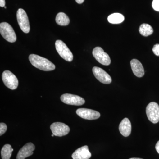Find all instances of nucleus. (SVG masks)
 Wrapping results in <instances>:
<instances>
[{
  "mask_svg": "<svg viewBox=\"0 0 159 159\" xmlns=\"http://www.w3.org/2000/svg\"><path fill=\"white\" fill-rule=\"evenodd\" d=\"M155 148L157 152L159 154V141L157 142Z\"/></svg>",
  "mask_w": 159,
  "mask_h": 159,
  "instance_id": "24",
  "label": "nucleus"
},
{
  "mask_svg": "<svg viewBox=\"0 0 159 159\" xmlns=\"http://www.w3.org/2000/svg\"><path fill=\"white\" fill-rule=\"evenodd\" d=\"M131 67L134 74L138 77H142L145 74L144 67L142 64L136 59L131 60L130 61Z\"/></svg>",
  "mask_w": 159,
  "mask_h": 159,
  "instance_id": "14",
  "label": "nucleus"
},
{
  "mask_svg": "<svg viewBox=\"0 0 159 159\" xmlns=\"http://www.w3.org/2000/svg\"><path fill=\"white\" fill-rule=\"evenodd\" d=\"M91 156L92 155L87 145L78 148L72 155L73 159H89Z\"/></svg>",
  "mask_w": 159,
  "mask_h": 159,
  "instance_id": "13",
  "label": "nucleus"
},
{
  "mask_svg": "<svg viewBox=\"0 0 159 159\" xmlns=\"http://www.w3.org/2000/svg\"><path fill=\"white\" fill-rule=\"evenodd\" d=\"M51 136H52V137H54V134H52V135H51Z\"/></svg>",
  "mask_w": 159,
  "mask_h": 159,
  "instance_id": "27",
  "label": "nucleus"
},
{
  "mask_svg": "<svg viewBox=\"0 0 159 159\" xmlns=\"http://www.w3.org/2000/svg\"><path fill=\"white\" fill-rule=\"evenodd\" d=\"M6 5V1L5 0H0V6L4 7Z\"/></svg>",
  "mask_w": 159,
  "mask_h": 159,
  "instance_id": "23",
  "label": "nucleus"
},
{
  "mask_svg": "<svg viewBox=\"0 0 159 159\" xmlns=\"http://www.w3.org/2000/svg\"><path fill=\"white\" fill-rule=\"evenodd\" d=\"M50 128L52 133L55 136L62 137L66 135L70 131L68 125L62 122H54L51 124Z\"/></svg>",
  "mask_w": 159,
  "mask_h": 159,
  "instance_id": "8",
  "label": "nucleus"
},
{
  "mask_svg": "<svg viewBox=\"0 0 159 159\" xmlns=\"http://www.w3.org/2000/svg\"><path fill=\"white\" fill-rule=\"evenodd\" d=\"M152 7L154 10L159 11V0H153Z\"/></svg>",
  "mask_w": 159,
  "mask_h": 159,
  "instance_id": "21",
  "label": "nucleus"
},
{
  "mask_svg": "<svg viewBox=\"0 0 159 159\" xmlns=\"http://www.w3.org/2000/svg\"><path fill=\"white\" fill-rule=\"evenodd\" d=\"M61 100L64 103L69 105L80 106L85 103V100L82 97L70 94H64L61 97Z\"/></svg>",
  "mask_w": 159,
  "mask_h": 159,
  "instance_id": "9",
  "label": "nucleus"
},
{
  "mask_svg": "<svg viewBox=\"0 0 159 159\" xmlns=\"http://www.w3.org/2000/svg\"><path fill=\"white\" fill-rule=\"evenodd\" d=\"M76 113L80 117L87 120H95L99 119L100 116L99 112L87 108L78 109Z\"/></svg>",
  "mask_w": 159,
  "mask_h": 159,
  "instance_id": "10",
  "label": "nucleus"
},
{
  "mask_svg": "<svg viewBox=\"0 0 159 159\" xmlns=\"http://www.w3.org/2000/svg\"><path fill=\"white\" fill-rule=\"evenodd\" d=\"M94 75L99 81L104 84H109L112 81L111 76L105 71L98 67L93 68Z\"/></svg>",
  "mask_w": 159,
  "mask_h": 159,
  "instance_id": "11",
  "label": "nucleus"
},
{
  "mask_svg": "<svg viewBox=\"0 0 159 159\" xmlns=\"http://www.w3.org/2000/svg\"><path fill=\"white\" fill-rule=\"evenodd\" d=\"M4 8H5V9H6V6H5V7H4Z\"/></svg>",
  "mask_w": 159,
  "mask_h": 159,
  "instance_id": "28",
  "label": "nucleus"
},
{
  "mask_svg": "<svg viewBox=\"0 0 159 159\" xmlns=\"http://www.w3.org/2000/svg\"><path fill=\"white\" fill-rule=\"evenodd\" d=\"M2 79L4 84L8 88L11 90L17 89L19 84L18 80L16 76L10 71H4L2 75Z\"/></svg>",
  "mask_w": 159,
  "mask_h": 159,
  "instance_id": "6",
  "label": "nucleus"
},
{
  "mask_svg": "<svg viewBox=\"0 0 159 159\" xmlns=\"http://www.w3.org/2000/svg\"><path fill=\"white\" fill-rule=\"evenodd\" d=\"M129 159H143L139 158H130Z\"/></svg>",
  "mask_w": 159,
  "mask_h": 159,
  "instance_id": "26",
  "label": "nucleus"
},
{
  "mask_svg": "<svg viewBox=\"0 0 159 159\" xmlns=\"http://www.w3.org/2000/svg\"><path fill=\"white\" fill-rule=\"evenodd\" d=\"M0 33L2 36L9 42L14 43L16 41V34L12 27L8 23H1Z\"/></svg>",
  "mask_w": 159,
  "mask_h": 159,
  "instance_id": "2",
  "label": "nucleus"
},
{
  "mask_svg": "<svg viewBox=\"0 0 159 159\" xmlns=\"http://www.w3.org/2000/svg\"><path fill=\"white\" fill-rule=\"evenodd\" d=\"M18 23L20 28L23 32L29 33L30 30L29 18L25 11L23 9H19L16 13Z\"/></svg>",
  "mask_w": 159,
  "mask_h": 159,
  "instance_id": "5",
  "label": "nucleus"
},
{
  "mask_svg": "<svg viewBox=\"0 0 159 159\" xmlns=\"http://www.w3.org/2000/svg\"><path fill=\"white\" fill-rule=\"evenodd\" d=\"M13 149L11 145L6 144L3 146L1 151V155L2 159H10Z\"/></svg>",
  "mask_w": 159,
  "mask_h": 159,
  "instance_id": "19",
  "label": "nucleus"
},
{
  "mask_svg": "<svg viewBox=\"0 0 159 159\" xmlns=\"http://www.w3.org/2000/svg\"><path fill=\"white\" fill-rule=\"evenodd\" d=\"M120 133L123 136L127 137L130 134L131 132V124L128 118H124L119 125Z\"/></svg>",
  "mask_w": 159,
  "mask_h": 159,
  "instance_id": "15",
  "label": "nucleus"
},
{
  "mask_svg": "<svg viewBox=\"0 0 159 159\" xmlns=\"http://www.w3.org/2000/svg\"><path fill=\"white\" fill-rule=\"evenodd\" d=\"M146 113L151 122L156 124L159 122V106L157 102H151L147 105Z\"/></svg>",
  "mask_w": 159,
  "mask_h": 159,
  "instance_id": "4",
  "label": "nucleus"
},
{
  "mask_svg": "<svg viewBox=\"0 0 159 159\" xmlns=\"http://www.w3.org/2000/svg\"><path fill=\"white\" fill-rule=\"evenodd\" d=\"M55 20L57 25L61 26H67L70 23L68 16L65 13L62 12H59L57 15Z\"/></svg>",
  "mask_w": 159,
  "mask_h": 159,
  "instance_id": "16",
  "label": "nucleus"
},
{
  "mask_svg": "<svg viewBox=\"0 0 159 159\" xmlns=\"http://www.w3.org/2000/svg\"><path fill=\"white\" fill-rule=\"evenodd\" d=\"M7 127L6 124L4 123H0V135H2L7 130Z\"/></svg>",
  "mask_w": 159,
  "mask_h": 159,
  "instance_id": "20",
  "label": "nucleus"
},
{
  "mask_svg": "<svg viewBox=\"0 0 159 159\" xmlns=\"http://www.w3.org/2000/svg\"><path fill=\"white\" fill-rule=\"evenodd\" d=\"M78 4H81L84 2V0H75Z\"/></svg>",
  "mask_w": 159,
  "mask_h": 159,
  "instance_id": "25",
  "label": "nucleus"
},
{
  "mask_svg": "<svg viewBox=\"0 0 159 159\" xmlns=\"http://www.w3.org/2000/svg\"><path fill=\"white\" fill-rule=\"evenodd\" d=\"M139 31L142 35L147 37L153 33V30L150 25L147 24H143L139 27Z\"/></svg>",
  "mask_w": 159,
  "mask_h": 159,
  "instance_id": "18",
  "label": "nucleus"
},
{
  "mask_svg": "<svg viewBox=\"0 0 159 159\" xmlns=\"http://www.w3.org/2000/svg\"><path fill=\"white\" fill-rule=\"evenodd\" d=\"M152 51L157 56H159V44H157L153 46Z\"/></svg>",
  "mask_w": 159,
  "mask_h": 159,
  "instance_id": "22",
  "label": "nucleus"
},
{
  "mask_svg": "<svg viewBox=\"0 0 159 159\" xmlns=\"http://www.w3.org/2000/svg\"><path fill=\"white\" fill-rule=\"evenodd\" d=\"M93 54L97 61L104 66H109L111 64V60L108 54L105 53L100 47H96L93 51Z\"/></svg>",
  "mask_w": 159,
  "mask_h": 159,
  "instance_id": "7",
  "label": "nucleus"
},
{
  "mask_svg": "<svg viewBox=\"0 0 159 159\" xmlns=\"http://www.w3.org/2000/svg\"><path fill=\"white\" fill-rule=\"evenodd\" d=\"M29 60L32 65L41 70L50 71L55 70V66L53 63L47 58L36 54H30Z\"/></svg>",
  "mask_w": 159,
  "mask_h": 159,
  "instance_id": "1",
  "label": "nucleus"
},
{
  "mask_svg": "<svg viewBox=\"0 0 159 159\" xmlns=\"http://www.w3.org/2000/svg\"><path fill=\"white\" fill-rule=\"evenodd\" d=\"M35 149L34 144L31 142L27 143L21 148L19 151L16 157V159H25L33 154Z\"/></svg>",
  "mask_w": 159,
  "mask_h": 159,
  "instance_id": "12",
  "label": "nucleus"
},
{
  "mask_svg": "<svg viewBox=\"0 0 159 159\" xmlns=\"http://www.w3.org/2000/svg\"><path fill=\"white\" fill-rule=\"evenodd\" d=\"M55 44L56 51L63 59L70 62L73 61V54L63 42L60 40H57Z\"/></svg>",
  "mask_w": 159,
  "mask_h": 159,
  "instance_id": "3",
  "label": "nucleus"
},
{
  "mask_svg": "<svg viewBox=\"0 0 159 159\" xmlns=\"http://www.w3.org/2000/svg\"><path fill=\"white\" fill-rule=\"evenodd\" d=\"M124 16L119 13H114L109 16L107 18L108 22L111 24H118L122 23L124 20Z\"/></svg>",
  "mask_w": 159,
  "mask_h": 159,
  "instance_id": "17",
  "label": "nucleus"
}]
</instances>
